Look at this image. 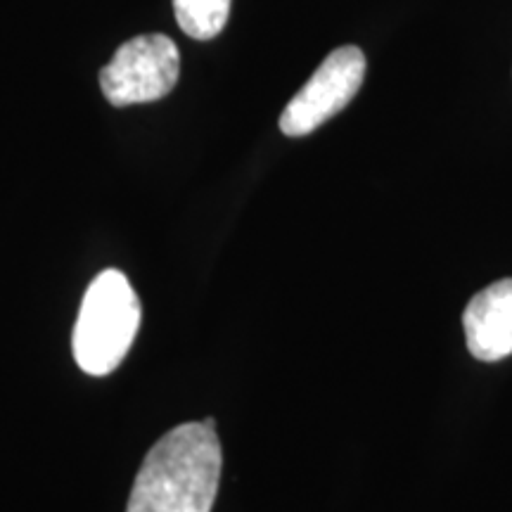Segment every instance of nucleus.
Masks as SVG:
<instances>
[{
  "label": "nucleus",
  "instance_id": "f257e3e1",
  "mask_svg": "<svg viewBox=\"0 0 512 512\" xmlns=\"http://www.w3.org/2000/svg\"><path fill=\"white\" fill-rule=\"evenodd\" d=\"M221 467L214 420L178 425L145 456L126 512H211Z\"/></svg>",
  "mask_w": 512,
  "mask_h": 512
},
{
  "label": "nucleus",
  "instance_id": "f03ea898",
  "mask_svg": "<svg viewBox=\"0 0 512 512\" xmlns=\"http://www.w3.org/2000/svg\"><path fill=\"white\" fill-rule=\"evenodd\" d=\"M140 328V302L128 278L107 268L83 294L74 328V358L83 373L102 377L119 368Z\"/></svg>",
  "mask_w": 512,
  "mask_h": 512
},
{
  "label": "nucleus",
  "instance_id": "7ed1b4c3",
  "mask_svg": "<svg viewBox=\"0 0 512 512\" xmlns=\"http://www.w3.org/2000/svg\"><path fill=\"white\" fill-rule=\"evenodd\" d=\"M181 74L176 43L162 34L136 36L124 43L100 72V86L114 107L162 100Z\"/></svg>",
  "mask_w": 512,
  "mask_h": 512
},
{
  "label": "nucleus",
  "instance_id": "20e7f679",
  "mask_svg": "<svg viewBox=\"0 0 512 512\" xmlns=\"http://www.w3.org/2000/svg\"><path fill=\"white\" fill-rule=\"evenodd\" d=\"M366 76V55L361 48L344 46L325 57L309 83L290 100L280 117V131L302 138L323 126L354 100Z\"/></svg>",
  "mask_w": 512,
  "mask_h": 512
},
{
  "label": "nucleus",
  "instance_id": "39448f33",
  "mask_svg": "<svg viewBox=\"0 0 512 512\" xmlns=\"http://www.w3.org/2000/svg\"><path fill=\"white\" fill-rule=\"evenodd\" d=\"M467 349L477 361L496 363L512 354V278L484 287L463 313Z\"/></svg>",
  "mask_w": 512,
  "mask_h": 512
},
{
  "label": "nucleus",
  "instance_id": "423d86ee",
  "mask_svg": "<svg viewBox=\"0 0 512 512\" xmlns=\"http://www.w3.org/2000/svg\"><path fill=\"white\" fill-rule=\"evenodd\" d=\"M174 12L185 34L197 41H209L226 27L230 0H174Z\"/></svg>",
  "mask_w": 512,
  "mask_h": 512
}]
</instances>
